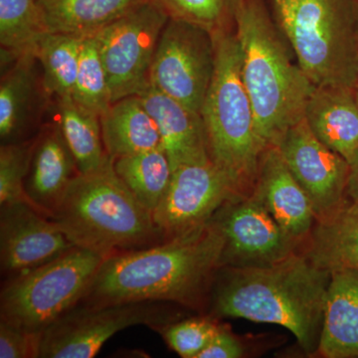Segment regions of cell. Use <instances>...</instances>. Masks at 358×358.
I'll use <instances>...</instances> for the list:
<instances>
[{
  "instance_id": "1",
  "label": "cell",
  "mask_w": 358,
  "mask_h": 358,
  "mask_svg": "<svg viewBox=\"0 0 358 358\" xmlns=\"http://www.w3.org/2000/svg\"><path fill=\"white\" fill-rule=\"evenodd\" d=\"M223 247L222 231L212 218L185 236L110 256L78 305L166 301L201 312L208 307Z\"/></svg>"
},
{
  "instance_id": "2",
  "label": "cell",
  "mask_w": 358,
  "mask_h": 358,
  "mask_svg": "<svg viewBox=\"0 0 358 358\" xmlns=\"http://www.w3.org/2000/svg\"><path fill=\"white\" fill-rule=\"evenodd\" d=\"M331 272L301 252L265 267H221L208 306L216 319L277 324L294 334L307 355H317Z\"/></svg>"
},
{
  "instance_id": "3",
  "label": "cell",
  "mask_w": 358,
  "mask_h": 358,
  "mask_svg": "<svg viewBox=\"0 0 358 358\" xmlns=\"http://www.w3.org/2000/svg\"><path fill=\"white\" fill-rule=\"evenodd\" d=\"M234 32L257 131L266 148L275 145L289 127L303 119L315 86L291 57L262 0H244Z\"/></svg>"
},
{
  "instance_id": "4",
  "label": "cell",
  "mask_w": 358,
  "mask_h": 358,
  "mask_svg": "<svg viewBox=\"0 0 358 358\" xmlns=\"http://www.w3.org/2000/svg\"><path fill=\"white\" fill-rule=\"evenodd\" d=\"M51 219L75 246L105 259L164 242L152 212L115 173L110 157L72 181Z\"/></svg>"
},
{
  "instance_id": "5",
  "label": "cell",
  "mask_w": 358,
  "mask_h": 358,
  "mask_svg": "<svg viewBox=\"0 0 358 358\" xmlns=\"http://www.w3.org/2000/svg\"><path fill=\"white\" fill-rule=\"evenodd\" d=\"M215 69L201 109L209 157L250 196L266 147L257 131L255 115L241 76L234 30L213 34Z\"/></svg>"
},
{
  "instance_id": "6",
  "label": "cell",
  "mask_w": 358,
  "mask_h": 358,
  "mask_svg": "<svg viewBox=\"0 0 358 358\" xmlns=\"http://www.w3.org/2000/svg\"><path fill=\"white\" fill-rule=\"evenodd\" d=\"M274 21L315 86L355 88L358 32L350 0H272Z\"/></svg>"
},
{
  "instance_id": "7",
  "label": "cell",
  "mask_w": 358,
  "mask_h": 358,
  "mask_svg": "<svg viewBox=\"0 0 358 358\" xmlns=\"http://www.w3.org/2000/svg\"><path fill=\"white\" fill-rule=\"evenodd\" d=\"M103 260L95 252L75 247L51 262L6 279L0 293V322L43 334L80 303Z\"/></svg>"
},
{
  "instance_id": "8",
  "label": "cell",
  "mask_w": 358,
  "mask_h": 358,
  "mask_svg": "<svg viewBox=\"0 0 358 358\" xmlns=\"http://www.w3.org/2000/svg\"><path fill=\"white\" fill-rule=\"evenodd\" d=\"M174 303L131 301L105 306L77 305L42 334L40 357L92 358L108 339L129 327L164 326L179 320Z\"/></svg>"
},
{
  "instance_id": "9",
  "label": "cell",
  "mask_w": 358,
  "mask_h": 358,
  "mask_svg": "<svg viewBox=\"0 0 358 358\" xmlns=\"http://www.w3.org/2000/svg\"><path fill=\"white\" fill-rule=\"evenodd\" d=\"M169 20L154 0H148L96 33L112 103L138 95L150 85V67Z\"/></svg>"
},
{
  "instance_id": "10",
  "label": "cell",
  "mask_w": 358,
  "mask_h": 358,
  "mask_svg": "<svg viewBox=\"0 0 358 358\" xmlns=\"http://www.w3.org/2000/svg\"><path fill=\"white\" fill-rule=\"evenodd\" d=\"M215 69L212 33L186 21L169 18L150 71V86L201 113Z\"/></svg>"
},
{
  "instance_id": "11",
  "label": "cell",
  "mask_w": 358,
  "mask_h": 358,
  "mask_svg": "<svg viewBox=\"0 0 358 358\" xmlns=\"http://www.w3.org/2000/svg\"><path fill=\"white\" fill-rule=\"evenodd\" d=\"M241 197L247 196L211 159L183 164L173 171L152 217L162 241H169L203 227L224 205Z\"/></svg>"
},
{
  "instance_id": "12",
  "label": "cell",
  "mask_w": 358,
  "mask_h": 358,
  "mask_svg": "<svg viewBox=\"0 0 358 358\" xmlns=\"http://www.w3.org/2000/svg\"><path fill=\"white\" fill-rule=\"evenodd\" d=\"M213 219L224 236L221 267H265L301 252L303 247L251 196L228 202Z\"/></svg>"
},
{
  "instance_id": "13",
  "label": "cell",
  "mask_w": 358,
  "mask_h": 358,
  "mask_svg": "<svg viewBox=\"0 0 358 358\" xmlns=\"http://www.w3.org/2000/svg\"><path fill=\"white\" fill-rule=\"evenodd\" d=\"M275 145L308 195L317 221L346 203L350 164L313 134L305 117L289 127Z\"/></svg>"
},
{
  "instance_id": "14",
  "label": "cell",
  "mask_w": 358,
  "mask_h": 358,
  "mask_svg": "<svg viewBox=\"0 0 358 358\" xmlns=\"http://www.w3.org/2000/svg\"><path fill=\"white\" fill-rule=\"evenodd\" d=\"M75 247L57 224L32 205H2L0 262L6 279L51 262Z\"/></svg>"
},
{
  "instance_id": "15",
  "label": "cell",
  "mask_w": 358,
  "mask_h": 358,
  "mask_svg": "<svg viewBox=\"0 0 358 358\" xmlns=\"http://www.w3.org/2000/svg\"><path fill=\"white\" fill-rule=\"evenodd\" d=\"M250 196L262 205L289 235L305 245L317 217L308 195L289 171L277 145L264 150Z\"/></svg>"
},
{
  "instance_id": "16",
  "label": "cell",
  "mask_w": 358,
  "mask_h": 358,
  "mask_svg": "<svg viewBox=\"0 0 358 358\" xmlns=\"http://www.w3.org/2000/svg\"><path fill=\"white\" fill-rule=\"evenodd\" d=\"M76 160L56 122L45 124L35 136L25 192L37 210L48 217L79 176Z\"/></svg>"
},
{
  "instance_id": "17",
  "label": "cell",
  "mask_w": 358,
  "mask_h": 358,
  "mask_svg": "<svg viewBox=\"0 0 358 358\" xmlns=\"http://www.w3.org/2000/svg\"><path fill=\"white\" fill-rule=\"evenodd\" d=\"M138 96L157 124L173 171L183 164L211 159L201 114L150 85Z\"/></svg>"
},
{
  "instance_id": "18",
  "label": "cell",
  "mask_w": 358,
  "mask_h": 358,
  "mask_svg": "<svg viewBox=\"0 0 358 358\" xmlns=\"http://www.w3.org/2000/svg\"><path fill=\"white\" fill-rule=\"evenodd\" d=\"M33 54L21 56L2 72L0 83V138L3 143L26 141L24 136L39 119L40 106L50 98L39 75Z\"/></svg>"
},
{
  "instance_id": "19",
  "label": "cell",
  "mask_w": 358,
  "mask_h": 358,
  "mask_svg": "<svg viewBox=\"0 0 358 358\" xmlns=\"http://www.w3.org/2000/svg\"><path fill=\"white\" fill-rule=\"evenodd\" d=\"M303 117L313 134L350 166L357 159L358 101L353 89L315 86Z\"/></svg>"
},
{
  "instance_id": "20",
  "label": "cell",
  "mask_w": 358,
  "mask_h": 358,
  "mask_svg": "<svg viewBox=\"0 0 358 358\" xmlns=\"http://www.w3.org/2000/svg\"><path fill=\"white\" fill-rule=\"evenodd\" d=\"M317 355L324 358H358L357 271L331 272Z\"/></svg>"
},
{
  "instance_id": "21",
  "label": "cell",
  "mask_w": 358,
  "mask_h": 358,
  "mask_svg": "<svg viewBox=\"0 0 358 358\" xmlns=\"http://www.w3.org/2000/svg\"><path fill=\"white\" fill-rule=\"evenodd\" d=\"M301 253L329 272H358V202L348 200L333 215L317 221Z\"/></svg>"
},
{
  "instance_id": "22",
  "label": "cell",
  "mask_w": 358,
  "mask_h": 358,
  "mask_svg": "<svg viewBox=\"0 0 358 358\" xmlns=\"http://www.w3.org/2000/svg\"><path fill=\"white\" fill-rule=\"evenodd\" d=\"M100 122L106 152L113 159L162 148L157 124L138 95L113 103Z\"/></svg>"
},
{
  "instance_id": "23",
  "label": "cell",
  "mask_w": 358,
  "mask_h": 358,
  "mask_svg": "<svg viewBox=\"0 0 358 358\" xmlns=\"http://www.w3.org/2000/svg\"><path fill=\"white\" fill-rule=\"evenodd\" d=\"M148 0H38L47 32L95 36Z\"/></svg>"
},
{
  "instance_id": "24",
  "label": "cell",
  "mask_w": 358,
  "mask_h": 358,
  "mask_svg": "<svg viewBox=\"0 0 358 358\" xmlns=\"http://www.w3.org/2000/svg\"><path fill=\"white\" fill-rule=\"evenodd\" d=\"M55 122L80 173L96 171L109 159L103 145L100 117L78 103L72 96L56 99Z\"/></svg>"
},
{
  "instance_id": "25",
  "label": "cell",
  "mask_w": 358,
  "mask_h": 358,
  "mask_svg": "<svg viewBox=\"0 0 358 358\" xmlns=\"http://www.w3.org/2000/svg\"><path fill=\"white\" fill-rule=\"evenodd\" d=\"M114 169L136 199L154 213L173 176V169L164 148L117 157L114 159Z\"/></svg>"
},
{
  "instance_id": "26",
  "label": "cell",
  "mask_w": 358,
  "mask_h": 358,
  "mask_svg": "<svg viewBox=\"0 0 358 358\" xmlns=\"http://www.w3.org/2000/svg\"><path fill=\"white\" fill-rule=\"evenodd\" d=\"M45 33L38 0H0L1 71L21 56L33 54Z\"/></svg>"
},
{
  "instance_id": "27",
  "label": "cell",
  "mask_w": 358,
  "mask_h": 358,
  "mask_svg": "<svg viewBox=\"0 0 358 358\" xmlns=\"http://www.w3.org/2000/svg\"><path fill=\"white\" fill-rule=\"evenodd\" d=\"M83 40L64 33L47 32L37 42L33 55L38 60L50 98L73 96Z\"/></svg>"
},
{
  "instance_id": "28",
  "label": "cell",
  "mask_w": 358,
  "mask_h": 358,
  "mask_svg": "<svg viewBox=\"0 0 358 358\" xmlns=\"http://www.w3.org/2000/svg\"><path fill=\"white\" fill-rule=\"evenodd\" d=\"M73 99L101 117L112 105L107 72L95 36L86 37L80 52Z\"/></svg>"
},
{
  "instance_id": "29",
  "label": "cell",
  "mask_w": 358,
  "mask_h": 358,
  "mask_svg": "<svg viewBox=\"0 0 358 358\" xmlns=\"http://www.w3.org/2000/svg\"><path fill=\"white\" fill-rule=\"evenodd\" d=\"M173 20H183L215 34L234 30L244 0H154Z\"/></svg>"
},
{
  "instance_id": "30",
  "label": "cell",
  "mask_w": 358,
  "mask_h": 358,
  "mask_svg": "<svg viewBox=\"0 0 358 358\" xmlns=\"http://www.w3.org/2000/svg\"><path fill=\"white\" fill-rule=\"evenodd\" d=\"M34 145L35 136L0 147V206L15 202L32 205L25 192V180Z\"/></svg>"
},
{
  "instance_id": "31",
  "label": "cell",
  "mask_w": 358,
  "mask_h": 358,
  "mask_svg": "<svg viewBox=\"0 0 358 358\" xmlns=\"http://www.w3.org/2000/svg\"><path fill=\"white\" fill-rule=\"evenodd\" d=\"M221 327L218 319L209 315L208 317L178 320L154 329L179 357L197 358Z\"/></svg>"
},
{
  "instance_id": "32",
  "label": "cell",
  "mask_w": 358,
  "mask_h": 358,
  "mask_svg": "<svg viewBox=\"0 0 358 358\" xmlns=\"http://www.w3.org/2000/svg\"><path fill=\"white\" fill-rule=\"evenodd\" d=\"M42 334L29 333L0 322V357H40Z\"/></svg>"
},
{
  "instance_id": "33",
  "label": "cell",
  "mask_w": 358,
  "mask_h": 358,
  "mask_svg": "<svg viewBox=\"0 0 358 358\" xmlns=\"http://www.w3.org/2000/svg\"><path fill=\"white\" fill-rule=\"evenodd\" d=\"M244 355L243 343L227 327L222 326L197 358H241Z\"/></svg>"
},
{
  "instance_id": "34",
  "label": "cell",
  "mask_w": 358,
  "mask_h": 358,
  "mask_svg": "<svg viewBox=\"0 0 358 358\" xmlns=\"http://www.w3.org/2000/svg\"><path fill=\"white\" fill-rule=\"evenodd\" d=\"M346 195H348V199L350 201L358 202V157L350 164Z\"/></svg>"
},
{
  "instance_id": "35",
  "label": "cell",
  "mask_w": 358,
  "mask_h": 358,
  "mask_svg": "<svg viewBox=\"0 0 358 358\" xmlns=\"http://www.w3.org/2000/svg\"><path fill=\"white\" fill-rule=\"evenodd\" d=\"M353 91H355V96H357L358 101V80L357 84H355V88H353Z\"/></svg>"
}]
</instances>
